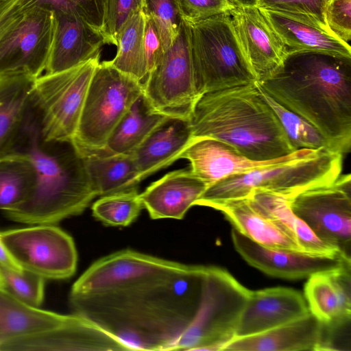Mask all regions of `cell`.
Wrapping results in <instances>:
<instances>
[{
	"instance_id": "d4e9b609",
	"label": "cell",
	"mask_w": 351,
	"mask_h": 351,
	"mask_svg": "<svg viewBox=\"0 0 351 351\" xmlns=\"http://www.w3.org/2000/svg\"><path fill=\"white\" fill-rule=\"evenodd\" d=\"M192 138L189 121L168 118L133 152L141 180L180 159Z\"/></svg>"
},
{
	"instance_id": "4fadbf2b",
	"label": "cell",
	"mask_w": 351,
	"mask_h": 351,
	"mask_svg": "<svg viewBox=\"0 0 351 351\" xmlns=\"http://www.w3.org/2000/svg\"><path fill=\"white\" fill-rule=\"evenodd\" d=\"M249 291L227 270L208 267L200 314L199 350L223 351L235 337Z\"/></svg>"
},
{
	"instance_id": "d6a6232c",
	"label": "cell",
	"mask_w": 351,
	"mask_h": 351,
	"mask_svg": "<svg viewBox=\"0 0 351 351\" xmlns=\"http://www.w3.org/2000/svg\"><path fill=\"white\" fill-rule=\"evenodd\" d=\"M143 208L137 188L101 196L92 206L93 216L106 226H127Z\"/></svg>"
},
{
	"instance_id": "f6af8a7d",
	"label": "cell",
	"mask_w": 351,
	"mask_h": 351,
	"mask_svg": "<svg viewBox=\"0 0 351 351\" xmlns=\"http://www.w3.org/2000/svg\"><path fill=\"white\" fill-rule=\"evenodd\" d=\"M234 7L256 6L258 0H230Z\"/></svg>"
},
{
	"instance_id": "ab89813d",
	"label": "cell",
	"mask_w": 351,
	"mask_h": 351,
	"mask_svg": "<svg viewBox=\"0 0 351 351\" xmlns=\"http://www.w3.org/2000/svg\"><path fill=\"white\" fill-rule=\"evenodd\" d=\"M183 19L195 22L228 13L234 8L230 0H178Z\"/></svg>"
},
{
	"instance_id": "ba28073f",
	"label": "cell",
	"mask_w": 351,
	"mask_h": 351,
	"mask_svg": "<svg viewBox=\"0 0 351 351\" xmlns=\"http://www.w3.org/2000/svg\"><path fill=\"white\" fill-rule=\"evenodd\" d=\"M100 53L63 71L34 81L32 108L45 141H73Z\"/></svg>"
},
{
	"instance_id": "5b68a950",
	"label": "cell",
	"mask_w": 351,
	"mask_h": 351,
	"mask_svg": "<svg viewBox=\"0 0 351 351\" xmlns=\"http://www.w3.org/2000/svg\"><path fill=\"white\" fill-rule=\"evenodd\" d=\"M343 154L320 148L311 156L226 177L208 186L195 205L243 198L253 191L291 199L298 194L333 182L342 171Z\"/></svg>"
},
{
	"instance_id": "7c38bea8",
	"label": "cell",
	"mask_w": 351,
	"mask_h": 351,
	"mask_svg": "<svg viewBox=\"0 0 351 351\" xmlns=\"http://www.w3.org/2000/svg\"><path fill=\"white\" fill-rule=\"evenodd\" d=\"M53 12L24 7L0 36V76L24 74L37 78L45 71L53 39Z\"/></svg>"
},
{
	"instance_id": "7dc6e473",
	"label": "cell",
	"mask_w": 351,
	"mask_h": 351,
	"mask_svg": "<svg viewBox=\"0 0 351 351\" xmlns=\"http://www.w3.org/2000/svg\"><path fill=\"white\" fill-rule=\"evenodd\" d=\"M2 286V284H1V278H0V287H1Z\"/></svg>"
},
{
	"instance_id": "9c48e42d",
	"label": "cell",
	"mask_w": 351,
	"mask_h": 351,
	"mask_svg": "<svg viewBox=\"0 0 351 351\" xmlns=\"http://www.w3.org/2000/svg\"><path fill=\"white\" fill-rule=\"evenodd\" d=\"M143 95L150 108L169 118L190 121L201 97L195 81L189 25L183 21L176 38L149 71Z\"/></svg>"
},
{
	"instance_id": "d6986e66",
	"label": "cell",
	"mask_w": 351,
	"mask_h": 351,
	"mask_svg": "<svg viewBox=\"0 0 351 351\" xmlns=\"http://www.w3.org/2000/svg\"><path fill=\"white\" fill-rule=\"evenodd\" d=\"M51 47L45 73H55L82 64L101 52V32L76 14L55 10Z\"/></svg>"
},
{
	"instance_id": "ac0fdd59",
	"label": "cell",
	"mask_w": 351,
	"mask_h": 351,
	"mask_svg": "<svg viewBox=\"0 0 351 351\" xmlns=\"http://www.w3.org/2000/svg\"><path fill=\"white\" fill-rule=\"evenodd\" d=\"M310 313L301 292L276 287L250 290L234 337L258 334Z\"/></svg>"
},
{
	"instance_id": "3957f363",
	"label": "cell",
	"mask_w": 351,
	"mask_h": 351,
	"mask_svg": "<svg viewBox=\"0 0 351 351\" xmlns=\"http://www.w3.org/2000/svg\"><path fill=\"white\" fill-rule=\"evenodd\" d=\"M10 153L29 158L36 182L27 201L3 212L9 219L32 225L56 224L81 214L97 197L83 154L73 141H45L32 103Z\"/></svg>"
},
{
	"instance_id": "bcb514c9",
	"label": "cell",
	"mask_w": 351,
	"mask_h": 351,
	"mask_svg": "<svg viewBox=\"0 0 351 351\" xmlns=\"http://www.w3.org/2000/svg\"><path fill=\"white\" fill-rule=\"evenodd\" d=\"M7 1V0H0V3H3V2H4V1Z\"/></svg>"
},
{
	"instance_id": "c3c4849f",
	"label": "cell",
	"mask_w": 351,
	"mask_h": 351,
	"mask_svg": "<svg viewBox=\"0 0 351 351\" xmlns=\"http://www.w3.org/2000/svg\"></svg>"
},
{
	"instance_id": "4316f807",
	"label": "cell",
	"mask_w": 351,
	"mask_h": 351,
	"mask_svg": "<svg viewBox=\"0 0 351 351\" xmlns=\"http://www.w3.org/2000/svg\"><path fill=\"white\" fill-rule=\"evenodd\" d=\"M36 78L0 76V156L11 149L31 106Z\"/></svg>"
},
{
	"instance_id": "d590c367",
	"label": "cell",
	"mask_w": 351,
	"mask_h": 351,
	"mask_svg": "<svg viewBox=\"0 0 351 351\" xmlns=\"http://www.w3.org/2000/svg\"><path fill=\"white\" fill-rule=\"evenodd\" d=\"M143 12L154 21L167 50L178 35L184 21L179 1L143 0Z\"/></svg>"
},
{
	"instance_id": "74e56055",
	"label": "cell",
	"mask_w": 351,
	"mask_h": 351,
	"mask_svg": "<svg viewBox=\"0 0 351 351\" xmlns=\"http://www.w3.org/2000/svg\"><path fill=\"white\" fill-rule=\"evenodd\" d=\"M327 1L328 0H258L256 6L290 13L330 30L326 21Z\"/></svg>"
},
{
	"instance_id": "6da1fadb",
	"label": "cell",
	"mask_w": 351,
	"mask_h": 351,
	"mask_svg": "<svg viewBox=\"0 0 351 351\" xmlns=\"http://www.w3.org/2000/svg\"><path fill=\"white\" fill-rule=\"evenodd\" d=\"M208 267L123 250L93 263L69 303L130 350H198Z\"/></svg>"
},
{
	"instance_id": "e0dca14e",
	"label": "cell",
	"mask_w": 351,
	"mask_h": 351,
	"mask_svg": "<svg viewBox=\"0 0 351 351\" xmlns=\"http://www.w3.org/2000/svg\"><path fill=\"white\" fill-rule=\"evenodd\" d=\"M229 14L256 82L261 81L281 64L285 48L257 6L234 7Z\"/></svg>"
},
{
	"instance_id": "8992f818",
	"label": "cell",
	"mask_w": 351,
	"mask_h": 351,
	"mask_svg": "<svg viewBox=\"0 0 351 351\" xmlns=\"http://www.w3.org/2000/svg\"><path fill=\"white\" fill-rule=\"evenodd\" d=\"M188 23L195 85L201 97L256 82L229 12Z\"/></svg>"
},
{
	"instance_id": "ffe728a7",
	"label": "cell",
	"mask_w": 351,
	"mask_h": 351,
	"mask_svg": "<svg viewBox=\"0 0 351 351\" xmlns=\"http://www.w3.org/2000/svg\"><path fill=\"white\" fill-rule=\"evenodd\" d=\"M207 187L190 169H180L152 183L140 199L153 219H182Z\"/></svg>"
},
{
	"instance_id": "9a60e30c",
	"label": "cell",
	"mask_w": 351,
	"mask_h": 351,
	"mask_svg": "<svg viewBox=\"0 0 351 351\" xmlns=\"http://www.w3.org/2000/svg\"><path fill=\"white\" fill-rule=\"evenodd\" d=\"M317 150L298 149L278 158L259 161L247 158L226 143L203 136L193 137L180 159H187L191 171L209 186L226 177L309 156Z\"/></svg>"
},
{
	"instance_id": "2e32d148",
	"label": "cell",
	"mask_w": 351,
	"mask_h": 351,
	"mask_svg": "<svg viewBox=\"0 0 351 351\" xmlns=\"http://www.w3.org/2000/svg\"><path fill=\"white\" fill-rule=\"evenodd\" d=\"M231 237L237 252L251 266L285 279L308 278L312 274L351 262L340 256L311 254L300 251L274 249L254 242L232 228Z\"/></svg>"
},
{
	"instance_id": "44dd1931",
	"label": "cell",
	"mask_w": 351,
	"mask_h": 351,
	"mask_svg": "<svg viewBox=\"0 0 351 351\" xmlns=\"http://www.w3.org/2000/svg\"><path fill=\"white\" fill-rule=\"evenodd\" d=\"M258 8L279 37L287 54L312 51L351 57L350 45L330 30L290 13Z\"/></svg>"
},
{
	"instance_id": "7bdbcfd3",
	"label": "cell",
	"mask_w": 351,
	"mask_h": 351,
	"mask_svg": "<svg viewBox=\"0 0 351 351\" xmlns=\"http://www.w3.org/2000/svg\"><path fill=\"white\" fill-rule=\"evenodd\" d=\"M23 0H7L0 3V36L21 16Z\"/></svg>"
},
{
	"instance_id": "30bf717a",
	"label": "cell",
	"mask_w": 351,
	"mask_h": 351,
	"mask_svg": "<svg viewBox=\"0 0 351 351\" xmlns=\"http://www.w3.org/2000/svg\"><path fill=\"white\" fill-rule=\"evenodd\" d=\"M0 241L22 269L45 279H66L76 271L73 239L54 224L2 231Z\"/></svg>"
},
{
	"instance_id": "277c9868",
	"label": "cell",
	"mask_w": 351,
	"mask_h": 351,
	"mask_svg": "<svg viewBox=\"0 0 351 351\" xmlns=\"http://www.w3.org/2000/svg\"><path fill=\"white\" fill-rule=\"evenodd\" d=\"M193 137H210L254 160L296 150L256 82L204 94L189 121Z\"/></svg>"
},
{
	"instance_id": "f1b7e54d",
	"label": "cell",
	"mask_w": 351,
	"mask_h": 351,
	"mask_svg": "<svg viewBox=\"0 0 351 351\" xmlns=\"http://www.w3.org/2000/svg\"><path fill=\"white\" fill-rule=\"evenodd\" d=\"M247 197L256 207L278 222L304 252L324 256L335 254L334 247L322 241L304 221L293 213L289 199L263 191H253Z\"/></svg>"
},
{
	"instance_id": "1f68e13d",
	"label": "cell",
	"mask_w": 351,
	"mask_h": 351,
	"mask_svg": "<svg viewBox=\"0 0 351 351\" xmlns=\"http://www.w3.org/2000/svg\"><path fill=\"white\" fill-rule=\"evenodd\" d=\"M144 26L145 15L142 10L134 14L120 31L116 56L110 61L114 67L143 84L148 75L143 43Z\"/></svg>"
},
{
	"instance_id": "83f0119b",
	"label": "cell",
	"mask_w": 351,
	"mask_h": 351,
	"mask_svg": "<svg viewBox=\"0 0 351 351\" xmlns=\"http://www.w3.org/2000/svg\"><path fill=\"white\" fill-rule=\"evenodd\" d=\"M69 317L30 306L0 287V343L53 328Z\"/></svg>"
},
{
	"instance_id": "cb8c5ba5",
	"label": "cell",
	"mask_w": 351,
	"mask_h": 351,
	"mask_svg": "<svg viewBox=\"0 0 351 351\" xmlns=\"http://www.w3.org/2000/svg\"><path fill=\"white\" fill-rule=\"evenodd\" d=\"M204 206L221 212L233 228L257 243L274 249L304 252L278 222L256 207L247 197L210 202Z\"/></svg>"
},
{
	"instance_id": "ee69618b",
	"label": "cell",
	"mask_w": 351,
	"mask_h": 351,
	"mask_svg": "<svg viewBox=\"0 0 351 351\" xmlns=\"http://www.w3.org/2000/svg\"><path fill=\"white\" fill-rule=\"evenodd\" d=\"M0 265L14 269V270H21L22 268L19 265V264L14 261L12 256L10 255L8 250L3 245V244L0 241Z\"/></svg>"
},
{
	"instance_id": "8d00e7d4",
	"label": "cell",
	"mask_w": 351,
	"mask_h": 351,
	"mask_svg": "<svg viewBox=\"0 0 351 351\" xmlns=\"http://www.w3.org/2000/svg\"><path fill=\"white\" fill-rule=\"evenodd\" d=\"M143 10V0H107L101 33L105 44L116 45L118 35L136 13Z\"/></svg>"
},
{
	"instance_id": "7402d4cb",
	"label": "cell",
	"mask_w": 351,
	"mask_h": 351,
	"mask_svg": "<svg viewBox=\"0 0 351 351\" xmlns=\"http://www.w3.org/2000/svg\"><path fill=\"white\" fill-rule=\"evenodd\" d=\"M304 290L310 312L322 323L351 318V262L312 274Z\"/></svg>"
},
{
	"instance_id": "e575fe53",
	"label": "cell",
	"mask_w": 351,
	"mask_h": 351,
	"mask_svg": "<svg viewBox=\"0 0 351 351\" xmlns=\"http://www.w3.org/2000/svg\"><path fill=\"white\" fill-rule=\"evenodd\" d=\"M1 288L23 302L38 307L43 302L45 278L22 269L14 270L0 265Z\"/></svg>"
},
{
	"instance_id": "484cf974",
	"label": "cell",
	"mask_w": 351,
	"mask_h": 351,
	"mask_svg": "<svg viewBox=\"0 0 351 351\" xmlns=\"http://www.w3.org/2000/svg\"><path fill=\"white\" fill-rule=\"evenodd\" d=\"M83 156L88 180L97 196L136 188L141 181L133 153L112 154L104 149Z\"/></svg>"
},
{
	"instance_id": "5bb4252c",
	"label": "cell",
	"mask_w": 351,
	"mask_h": 351,
	"mask_svg": "<svg viewBox=\"0 0 351 351\" xmlns=\"http://www.w3.org/2000/svg\"><path fill=\"white\" fill-rule=\"evenodd\" d=\"M130 350L119 339L90 320L70 315L53 328L0 343V351Z\"/></svg>"
},
{
	"instance_id": "4dcf8cb0",
	"label": "cell",
	"mask_w": 351,
	"mask_h": 351,
	"mask_svg": "<svg viewBox=\"0 0 351 351\" xmlns=\"http://www.w3.org/2000/svg\"><path fill=\"white\" fill-rule=\"evenodd\" d=\"M36 182L34 167L26 156L10 153L0 156V210H13L27 201Z\"/></svg>"
},
{
	"instance_id": "f546056e",
	"label": "cell",
	"mask_w": 351,
	"mask_h": 351,
	"mask_svg": "<svg viewBox=\"0 0 351 351\" xmlns=\"http://www.w3.org/2000/svg\"><path fill=\"white\" fill-rule=\"evenodd\" d=\"M168 118L155 112L142 93L111 133L105 149L112 154H132Z\"/></svg>"
},
{
	"instance_id": "f35d334b",
	"label": "cell",
	"mask_w": 351,
	"mask_h": 351,
	"mask_svg": "<svg viewBox=\"0 0 351 351\" xmlns=\"http://www.w3.org/2000/svg\"><path fill=\"white\" fill-rule=\"evenodd\" d=\"M326 21L330 31L350 45L351 40V0H328Z\"/></svg>"
},
{
	"instance_id": "836d02e7",
	"label": "cell",
	"mask_w": 351,
	"mask_h": 351,
	"mask_svg": "<svg viewBox=\"0 0 351 351\" xmlns=\"http://www.w3.org/2000/svg\"><path fill=\"white\" fill-rule=\"evenodd\" d=\"M257 86L265 100L277 116L291 144L295 150L303 149L316 150L320 148L331 149L326 140L314 126L300 116L277 103L258 85Z\"/></svg>"
},
{
	"instance_id": "7a4b0ae2",
	"label": "cell",
	"mask_w": 351,
	"mask_h": 351,
	"mask_svg": "<svg viewBox=\"0 0 351 351\" xmlns=\"http://www.w3.org/2000/svg\"><path fill=\"white\" fill-rule=\"evenodd\" d=\"M257 85L277 103L314 126L331 149L351 145V57L320 52L287 54Z\"/></svg>"
},
{
	"instance_id": "603a6c76",
	"label": "cell",
	"mask_w": 351,
	"mask_h": 351,
	"mask_svg": "<svg viewBox=\"0 0 351 351\" xmlns=\"http://www.w3.org/2000/svg\"><path fill=\"white\" fill-rule=\"evenodd\" d=\"M322 331V323L310 312L264 332L234 337L223 351H317Z\"/></svg>"
},
{
	"instance_id": "b9f144b4",
	"label": "cell",
	"mask_w": 351,
	"mask_h": 351,
	"mask_svg": "<svg viewBox=\"0 0 351 351\" xmlns=\"http://www.w3.org/2000/svg\"><path fill=\"white\" fill-rule=\"evenodd\" d=\"M143 43L149 73L159 62L166 50L154 21L146 15H145Z\"/></svg>"
},
{
	"instance_id": "52a82bcc",
	"label": "cell",
	"mask_w": 351,
	"mask_h": 351,
	"mask_svg": "<svg viewBox=\"0 0 351 351\" xmlns=\"http://www.w3.org/2000/svg\"><path fill=\"white\" fill-rule=\"evenodd\" d=\"M143 90L141 82L120 71L110 61L99 62L73 138L83 155L106 149L111 133Z\"/></svg>"
},
{
	"instance_id": "8fae6325",
	"label": "cell",
	"mask_w": 351,
	"mask_h": 351,
	"mask_svg": "<svg viewBox=\"0 0 351 351\" xmlns=\"http://www.w3.org/2000/svg\"><path fill=\"white\" fill-rule=\"evenodd\" d=\"M293 213L324 242L351 259V176L306 190L291 199Z\"/></svg>"
},
{
	"instance_id": "60d3db41",
	"label": "cell",
	"mask_w": 351,
	"mask_h": 351,
	"mask_svg": "<svg viewBox=\"0 0 351 351\" xmlns=\"http://www.w3.org/2000/svg\"><path fill=\"white\" fill-rule=\"evenodd\" d=\"M107 0H66V12H72L101 31Z\"/></svg>"
}]
</instances>
